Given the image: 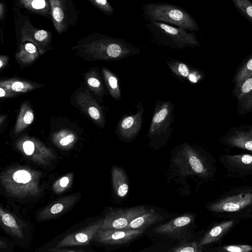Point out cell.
Segmentation results:
<instances>
[{"instance_id": "obj_19", "label": "cell", "mask_w": 252, "mask_h": 252, "mask_svg": "<svg viewBox=\"0 0 252 252\" xmlns=\"http://www.w3.org/2000/svg\"><path fill=\"white\" fill-rule=\"evenodd\" d=\"M16 7L29 12L51 19V10L48 0H13Z\"/></svg>"}, {"instance_id": "obj_40", "label": "cell", "mask_w": 252, "mask_h": 252, "mask_svg": "<svg viewBox=\"0 0 252 252\" xmlns=\"http://www.w3.org/2000/svg\"><path fill=\"white\" fill-rule=\"evenodd\" d=\"M5 10L4 4L2 2H0V20L1 22H2L3 20H4V17H5Z\"/></svg>"}, {"instance_id": "obj_38", "label": "cell", "mask_w": 252, "mask_h": 252, "mask_svg": "<svg viewBox=\"0 0 252 252\" xmlns=\"http://www.w3.org/2000/svg\"><path fill=\"white\" fill-rule=\"evenodd\" d=\"M221 250L231 252H248L252 251V247L247 245H228L223 247Z\"/></svg>"}, {"instance_id": "obj_27", "label": "cell", "mask_w": 252, "mask_h": 252, "mask_svg": "<svg viewBox=\"0 0 252 252\" xmlns=\"http://www.w3.org/2000/svg\"><path fill=\"white\" fill-rule=\"evenodd\" d=\"M34 119L32 110L27 103H24L18 115L14 128V132L17 134L21 132L31 124Z\"/></svg>"}, {"instance_id": "obj_7", "label": "cell", "mask_w": 252, "mask_h": 252, "mask_svg": "<svg viewBox=\"0 0 252 252\" xmlns=\"http://www.w3.org/2000/svg\"><path fill=\"white\" fill-rule=\"evenodd\" d=\"M51 7L52 20L55 29L62 34L75 24L77 14L71 0H48Z\"/></svg>"}, {"instance_id": "obj_20", "label": "cell", "mask_w": 252, "mask_h": 252, "mask_svg": "<svg viewBox=\"0 0 252 252\" xmlns=\"http://www.w3.org/2000/svg\"><path fill=\"white\" fill-rule=\"evenodd\" d=\"M234 222L233 220H227L214 226L200 240L198 246L202 247L218 241L232 227Z\"/></svg>"}, {"instance_id": "obj_5", "label": "cell", "mask_w": 252, "mask_h": 252, "mask_svg": "<svg viewBox=\"0 0 252 252\" xmlns=\"http://www.w3.org/2000/svg\"><path fill=\"white\" fill-rule=\"evenodd\" d=\"M180 173L184 175H196L206 177L209 168L200 154L191 146L185 145L174 159Z\"/></svg>"}, {"instance_id": "obj_37", "label": "cell", "mask_w": 252, "mask_h": 252, "mask_svg": "<svg viewBox=\"0 0 252 252\" xmlns=\"http://www.w3.org/2000/svg\"><path fill=\"white\" fill-rule=\"evenodd\" d=\"M202 247L196 242L188 243L176 247L171 250L174 252H202Z\"/></svg>"}, {"instance_id": "obj_6", "label": "cell", "mask_w": 252, "mask_h": 252, "mask_svg": "<svg viewBox=\"0 0 252 252\" xmlns=\"http://www.w3.org/2000/svg\"><path fill=\"white\" fill-rule=\"evenodd\" d=\"M150 210L144 205L126 208H110L105 213L100 230L123 229L134 219Z\"/></svg>"}, {"instance_id": "obj_18", "label": "cell", "mask_w": 252, "mask_h": 252, "mask_svg": "<svg viewBox=\"0 0 252 252\" xmlns=\"http://www.w3.org/2000/svg\"><path fill=\"white\" fill-rule=\"evenodd\" d=\"M194 219L193 216L186 214L157 227L154 232L168 235L175 234L189 225Z\"/></svg>"}, {"instance_id": "obj_26", "label": "cell", "mask_w": 252, "mask_h": 252, "mask_svg": "<svg viewBox=\"0 0 252 252\" xmlns=\"http://www.w3.org/2000/svg\"><path fill=\"white\" fill-rule=\"evenodd\" d=\"M77 139L76 134L69 130L63 129L52 137L54 143L62 149H69L75 144Z\"/></svg>"}, {"instance_id": "obj_22", "label": "cell", "mask_w": 252, "mask_h": 252, "mask_svg": "<svg viewBox=\"0 0 252 252\" xmlns=\"http://www.w3.org/2000/svg\"><path fill=\"white\" fill-rule=\"evenodd\" d=\"M112 180L115 192L119 197L126 196L128 191L127 177L124 171L120 167L113 166L112 169Z\"/></svg>"}, {"instance_id": "obj_34", "label": "cell", "mask_w": 252, "mask_h": 252, "mask_svg": "<svg viewBox=\"0 0 252 252\" xmlns=\"http://www.w3.org/2000/svg\"><path fill=\"white\" fill-rule=\"evenodd\" d=\"M235 5L246 17L252 21V3L250 0H232Z\"/></svg>"}, {"instance_id": "obj_13", "label": "cell", "mask_w": 252, "mask_h": 252, "mask_svg": "<svg viewBox=\"0 0 252 252\" xmlns=\"http://www.w3.org/2000/svg\"><path fill=\"white\" fill-rule=\"evenodd\" d=\"M103 220L104 219H99L81 230L67 235L57 244L56 247L88 245L100 229Z\"/></svg>"}, {"instance_id": "obj_32", "label": "cell", "mask_w": 252, "mask_h": 252, "mask_svg": "<svg viewBox=\"0 0 252 252\" xmlns=\"http://www.w3.org/2000/svg\"><path fill=\"white\" fill-rule=\"evenodd\" d=\"M85 79L86 84L94 93L101 96L103 94V87L98 77L94 72L86 73Z\"/></svg>"}, {"instance_id": "obj_1", "label": "cell", "mask_w": 252, "mask_h": 252, "mask_svg": "<svg viewBox=\"0 0 252 252\" xmlns=\"http://www.w3.org/2000/svg\"><path fill=\"white\" fill-rule=\"evenodd\" d=\"M79 53L94 60H117L138 53L139 48L124 39L97 32L91 34L73 47Z\"/></svg>"}, {"instance_id": "obj_16", "label": "cell", "mask_w": 252, "mask_h": 252, "mask_svg": "<svg viewBox=\"0 0 252 252\" xmlns=\"http://www.w3.org/2000/svg\"><path fill=\"white\" fill-rule=\"evenodd\" d=\"M78 196L75 194L64 196L55 201L42 209L37 216L38 221H44L55 218L70 208L77 201Z\"/></svg>"}, {"instance_id": "obj_41", "label": "cell", "mask_w": 252, "mask_h": 252, "mask_svg": "<svg viewBox=\"0 0 252 252\" xmlns=\"http://www.w3.org/2000/svg\"><path fill=\"white\" fill-rule=\"evenodd\" d=\"M48 251H50V252H82L83 251L82 250H67V249H65V250H63V249H61L60 248H53V249H50V250H48Z\"/></svg>"}, {"instance_id": "obj_39", "label": "cell", "mask_w": 252, "mask_h": 252, "mask_svg": "<svg viewBox=\"0 0 252 252\" xmlns=\"http://www.w3.org/2000/svg\"><path fill=\"white\" fill-rule=\"evenodd\" d=\"M16 92L8 89L0 87V98H6L12 97L17 94Z\"/></svg>"}, {"instance_id": "obj_17", "label": "cell", "mask_w": 252, "mask_h": 252, "mask_svg": "<svg viewBox=\"0 0 252 252\" xmlns=\"http://www.w3.org/2000/svg\"><path fill=\"white\" fill-rule=\"evenodd\" d=\"M238 112L241 115L252 111V75L235 87Z\"/></svg>"}, {"instance_id": "obj_4", "label": "cell", "mask_w": 252, "mask_h": 252, "mask_svg": "<svg viewBox=\"0 0 252 252\" xmlns=\"http://www.w3.org/2000/svg\"><path fill=\"white\" fill-rule=\"evenodd\" d=\"M146 27L153 40L159 44L176 49L200 45L196 35L183 28L153 20L147 21Z\"/></svg>"}, {"instance_id": "obj_15", "label": "cell", "mask_w": 252, "mask_h": 252, "mask_svg": "<svg viewBox=\"0 0 252 252\" xmlns=\"http://www.w3.org/2000/svg\"><path fill=\"white\" fill-rule=\"evenodd\" d=\"M76 101L84 112H86L96 124L103 126L104 118L102 108L90 94L89 91L78 94Z\"/></svg>"}, {"instance_id": "obj_44", "label": "cell", "mask_w": 252, "mask_h": 252, "mask_svg": "<svg viewBox=\"0 0 252 252\" xmlns=\"http://www.w3.org/2000/svg\"><path fill=\"white\" fill-rule=\"evenodd\" d=\"M248 133L252 135V126L250 127L248 131H246Z\"/></svg>"}, {"instance_id": "obj_23", "label": "cell", "mask_w": 252, "mask_h": 252, "mask_svg": "<svg viewBox=\"0 0 252 252\" xmlns=\"http://www.w3.org/2000/svg\"><path fill=\"white\" fill-rule=\"evenodd\" d=\"M227 144L233 147L252 151V135L246 131L236 130L225 138Z\"/></svg>"}, {"instance_id": "obj_25", "label": "cell", "mask_w": 252, "mask_h": 252, "mask_svg": "<svg viewBox=\"0 0 252 252\" xmlns=\"http://www.w3.org/2000/svg\"><path fill=\"white\" fill-rule=\"evenodd\" d=\"M36 46L30 42L20 44L19 51L16 55V60L20 63L29 64L34 61L39 56Z\"/></svg>"}, {"instance_id": "obj_9", "label": "cell", "mask_w": 252, "mask_h": 252, "mask_svg": "<svg viewBox=\"0 0 252 252\" xmlns=\"http://www.w3.org/2000/svg\"><path fill=\"white\" fill-rule=\"evenodd\" d=\"M17 28L21 44L30 42L36 46L41 54L45 51V48L48 47L52 39V34L50 32L34 27L28 19H22Z\"/></svg>"}, {"instance_id": "obj_12", "label": "cell", "mask_w": 252, "mask_h": 252, "mask_svg": "<svg viewBox=\"0 0 252 252\" xmlns=\"http://www.w3.org/2000/svg\"><path fill=\"white\" fill-rule=\"evenodd\" d=\"M171 104L163 103L156 109L149 130L150 136H159L167 132L171 124L172 117Z\"/></svg>"}, {"instance_id": "obj_21", "label": "cell", "mask_w": 252, "mask_h": 252, "mask_svg": "<svg viewBox=\"0 0 252 252\" xmlns=\"http://www.w3.org/2000/svg\"><path fill=\"white\" fill-rule=\"evenodd\" d=\"M163 219L162 216L151 209L148 212L137 217L123 229H144Z\"/></svg>"}, {"instance_id": "obj_30", "label": "cell", "mask_w": 252, "mask_h": 252, "mask_svg": "<svg viewBox=\"0 0 252 252\" xmlns=\"http://www.w3.org/2000/svg\"><path fill=\"white\" fill-rule=\"evenodd\" d=\"M227 162L232 166L252 170V155L240 154L233 156H226Z\"/></svg>"}, {"instance_id": "obj_24", "label": "cell", "mask_w": 252, "mask_h": 252, "mask_svg": "<svg viewBox=\"0 0 252 252\" xmlns=\"http://www.w3.org/2000/svg\"><path fill=\"white\" fill-rule=\"evenodd\" d=\"M0 217L1 225L8 232L19 239L23 237L21 225L15 217L0 207Z\"/></svg>"}, {"instance_id": "obj_2", "label": "cell", "mask_w": 252, "mask_h": 252, "mask_svg": "<svg viewBox=\"0 0 252 252\" xmlns=\"http://www.w3.org/2000/svg\"><path fill=\"white\" fill-rule=\"evenodd\" d=\"M41 173L22 166H11L0 174V183L6 193L16 198L38 196L42 191Z\"/></svg>"}, {"instance_id": "obj_3", "label": "cell", "mask_w": 252, "mask_h": 252, "mask_svg": "<svg viewBox=\"0 0 252 252\" xmlns=\"http://www.w3.org/2000/svg\"><path fill=\"white\" fill-rule=\"evenodd\" d=\"M142 9L146 21L161 22L191 32L199 30L194 19L186 10L177 5L168 3L150 2L144 5Z\"/></svg>"}, {"instance_id": "obj_36", "label": "cell", "mask_w": 252, "mask_h": 252, "mask_svg": "<svg viewBox=\"0 0 252 252\" xmlns=\"http://www.w3.org/2000/svg\"><path fill=\"white\" fill-rule=\"evenodd\" d=\"M168 64L171 70L179 77H187L189 74L188 67L183 63L175 62Z\"/></svg>"}, {"instance_id": "obj_10", "label": "cell", "mask_w": 252, "mask_h": 252, "mask_svg": "<svg viewBox=\"0 0 252 252\" xmlns=\"http://www.w3.org/2000/svg\"><path fill=\"white\" fill-rule=\"evenodd\" d=\"M144 229L99 230L94 240L104 245H121L127 243L140 236Z\"/></svg>"}, {"instance_id": "obj_31", "label": "cell", "mask_w": 252, "mask_h": 252, "mask_svg": "<svg viewBox=\"0 0 252 252\" xmlns=\"http://www.w3.org/2000/svg\"><path fill=\"white\" fill-rule=\"evenodd\" d=\"M252 75V55L248 57L239 68L234 76L235 87Z\"/></svg>"}, {"instance_id": "obj_35", "label": "cell", "mask_w": 252, "mask_h": 252, "mask_svg": "<svg viewBox=\"0 0 252 252\" xmlns=\"http://www.w3.org/2000/svg\"><path fill=\"white\" fill-rule=\"evenodd\" d=\"M97 8L107 16L114 13V9L107 0H88Z\"/></svg>"}, {"instance_id": "obj_28", "label": "cell", "mask_w": 252, "mask_h": 252, "mask_svg": "<svg viewBox=\"0 0 252 252\" xmlns=\"http://www.w3.org/2000/svg\"><path fill=\"white\" fill-rule=\"evenodd\" d=\"M0 87L16 93H26L34 89L37 86L28 81L11 79L1 81Z\"/></svg>"}, {"instance_id": "obj_8", "label": "cell", "mask_w": 252, "mask_h": 252, "mask_svg": "<svg viewBox=\"0 0 252 252\" xmlns=\"http://www.w3.org/2000/svg\"><path fill=\"white\" fill-rule=\"evenodd\" d=\"M17 148L30 159L42 165H48L56 158L53 151L39 140L23 137L16 143Z\"/></svg>"}, {"instance_id": "obj_42", "label": "cell", "mask_w": 252, "mask_h": 252, "mask_svg": "<svg viewBox=\"0 0 252 252\" xmlns=\"http://www.w3.org/2000/svg\"><path fill=\"white\" fill-rule=\"evenodd\" d=\"M8 61V57L5 56H0V68L2 69L5 66Z\"/></svg>"}, {"instance_id": "obj_33", "label": "cell", "mask_w": 252, "mask_h": 252, "mask_svg": "<svg viewBox=\"0 0 252 252\" xmlns=\"http://www.w3.org/2000/svg\"><path fill=\"white\" fill-rule=\"evenodd\" d=\"M73 176V173H69L57 180L52 186L54 192L60 194L67 189L72 184Z\"/></svg>"}, {"instance_id": "obj_29", "label": "cell", "mask_w": 252, "mask_h": 252, "mask_svg": "<svg viewBox=\"0 0 252 252\" xmlns=\"http://www.w3.org/2000/svg\"><path fill=\"white\" fill-rule=\"evenodd\" d=\"M103 78L111 96L116 100L121 98V93L117 77L107 68L102 69Z\"/></svg>"}, {"instance_id": "obj_43", "label": "cell", "mask_w": 252, "mask_h": 252, "mask_svg": "<svg viewBox=\"0 0 252 252\" xmlns=\"http://www.w3.org/2000/svg\"><path fill=\"white\" fill-rule=\"evenodd\" d=\"M3 243V241L1 240H0V248L2 246V245L4 246V248H6V244L5 242H3V243Z\"/></svg>"}, {"instance_id": "obj_14", "label": "cell", "mask_w": 252, "mask_h": 252, "mask_svg": "<svg viewBox=\"0 0 252 252\" xmlns=\"http://www.w3.org/2000/svg\"><path fill=\"white\" fill-rule=\"evenodd\" d=\"M136 114L123 117L118 126V130L124 139L129 140L139 132L142 122L143 108L140 102Z\"/></svg>"}, {"instance_id": "obj_11", "label": "cell", "mask_w": 252, "mask_h": 252, "mask_svg": "<svg viewBox=\"0 0 252 252\" xmlns=\"http://www.w3.org/2000/svg\"><path fill=\"white\" fill-rule=\"evenodd\" d=\"M252 204V192H247L222 198L209 207L214 212H237Z\"/></svg>"}]
</instances>
